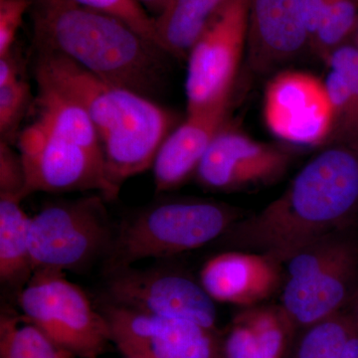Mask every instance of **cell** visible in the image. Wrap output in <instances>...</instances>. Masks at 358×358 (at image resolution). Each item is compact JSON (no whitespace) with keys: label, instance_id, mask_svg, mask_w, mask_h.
<instances>
[{"label":"cell","instance_id":"obj_1","mask_svg":"<svg viewBox=\"0 0 358 358\" xmlns=\"http://www.w3.org/2000/svg\"><path fill=\"white\" fill-rule=\"evenodd\" d=\"M357 217L358 152L331 145L310 160L277 199L240 219L221 239L282 265L319 238L357 225Z\"/></svg>","mask_w":358,"mask_h":358},{"label":"cell","instance_id":"obj_2","mask_svg":"<svg viewBox=\"0 0 358 358\" xmlns=\"http://www.w3.org/2000/svg\"><path fill=\"white\" fill-rule=\"evenodd\" d=\"M33 47L64 56L91 74L155 100L166 52L128 23L73 0H32Z\"/></svg>","mask_w":358,"mask_h":358},{"label":"cell","instance_id":"obj_3","mask_svg":"<svg viewBox=\"0 0 358 358\" xmlns=\"http://www.w3.org/2000/svg\"><path fill=\"white\" fill-rule=\"evenodd\" d=\"M34 74L79 103L100 138L108 179L117 190L152 169L166 136L176 128L173 113L155 100L105 81L53 52L35 50Z\"/></svg>","mask_w":358,"mask_h":358},{"label":"cell","instance_id":"obj_4","mask_svg":"<svg viewBox=\"0 0 358 358\" xmlns=\"http://www.w3.org/2000/svg\"><path fill=\"white\" fill-rule=\"evenodd\" d=\"M242 212L213 200H160L134 212L115 228L103 274L145 259H164L222 238Z\"/></svg>","mask_w":358,"mask_h":358},{"label":"cell","instance_id":"obj_5","mask_svg":"<svg viewBox=\"0 0 358 358\" xmlns=\"http://www.w3.org/2000/svg\"><path fill=\"white\" fill-rule=\"evenodd\" d=\"M282 266L279 306L296 334L345 310L357 294V224L319 238Z\"/></svg>","mask_w":358,"mask_h":358},{"label":"cell","instance_id":"obj_6","mask_svg":"<svg viewBox=\"0 0 358 358\" xmlns=\"http://www.w3.org/2000/svg\"><path fill=\"white\" fill-rule=\"evenodd\" d=\"M102 195L45 205L30 218L29 250L33 273L84 271L109 252L115 228Z\"/></svg>","mask_w":358,"mask_h":358},{"label":"cell","instance_id":"obj_7","mask_svg":"<svg viewBox=\"0 0 358 358\" xmlns=\"http://www.w3.org/2000/svg\"><path fill=\"white\" fill-rule=\"evenodd\" d=\"M18 303L24 319L78 357L96 358L110 343L102 313L63 272L33 273L21 289Z\"/></svg>","mask_w":358,"mask_h":358},{"label":"cell","instance_id":"obj_8","mask_svg":"<svg viewBox=\"0 0 358 358\" xmlns=\"http://www.w3.org/2000/svg\"><path fill=\"white\" fill-rule=\"evenodd\" d=\"M250 0H229L193 46L185 80L187 114L203 112L231 100L246 50Z\"/></svg>","mask_w":358,"mask_h":358},{"label":"cell","instance_id":"obj_9","mask_svg":"<svg viewBox=\"0 0 358 358\" xmlns=\"http://www.w3.org/2000/svg\"><path fill=\"white\" fill-rule=\"evenodd\" d=\"M102 301L136 312L189 320L215 329L213 299L200 282L166 267L120 268L105 274Z\"/></svg>","mask_w":358,"mask_h":358},{"label":"cell","instance_id":"obj_10","mask_svg":"<svg viewBox=\"0 0 358 358\" xmlns=\"http://www.w3.org/2000/svg\"><path fill=\"white\" fill-rule=\"evenodd\" d=\"M25 173V197L34 192H98L106 200L119 190L106 173L102 155L45 129L36 122L21 129L16 140Z\"/></svg>","mask_w":358,"mask_h":358},{"label":"cell","instance_id":"obj_11","mask_svg":"<svg viewBox=\"0 0 358 358\" xmlns=\"http://www.w3.org/2000/svg\"><path fill=\"white\" fill-rule=\"evenodd\" d=\"M100 305L110 343L126 358H225L223 341L215 329L106 301Z\"/></svg>","mask_w":358,"mask_h":358},{"label":"cell","instance_id":"obj_12","mask_svg":"<svg viewBox=\"0 0 358 358\" xmlns=\"http://www.w3.org/2000/svg\"><path fill=\"white\" fill-rule=\"evenodd\" d=\"M264 120L280 140L319 145L331 140L334 107L324 80L296 70L278 73L268 81Z\"/></svg>","mask_w":358,"mask_h":358},{"label":"cell","instance_id":"obj_13","mask_svg":"<svg viewBox=\"0 0 358 358\" xmlns=\"http://www.w3.org/2000/svg\"><path fill=\"white\" fill-rule=\"evenodd\" d=\"M214 138L197 169L199 185L229 192L274 182L286 173L293 157L285 148L260 143L227 128Z\"/></svg>","mask_w":358,"mask_h":358},{"label":"cell","instance_id":"obj_14","mask_svg":"<svg viewBox=\"0 0 358 358\" xmlns=\"http://www.w3.org/2000/svg\"><path fill=\"white\" fill-rule=\"evenodd\" d=\"M312 46L299 0H250L247 58L254 72L282 67Z\"/></svg>","mask_w":358,"mask_h":358},{"label":"cell","instance_id":"obj_15","mask_svg":"<svg viewBox=\"0 0 358 358\" xmlns=\"http://www.w3.org/2000/svg\"><path fill=\"white\" fill-rule=\"evenodd\" d=\"M199 282L215 301L255 307L281 289L282 265L265 254L230 250L204 264Z\"/></svg>","mask_w":358,"mask_h":358},{"label":"cell","instance_id":"obj_16","mask_svg":"<svg viewBox=\"0 0 358 358\" xmlns=\"http://www.w3.org/2000/svg\"><path fill=\"white\" fill-rule=\"evenodd\" d=\"M231 100L203 112L186 115L171 131L155 157V192H171L195 176L214 138L226 126Z\"/></svg>","mask_w":358,"mask_h":358},{"label":"cell","instance_id":"obj_17","mask_svg":"<svg viewBox=\"0 0 358 358\" xmlns=\"http://www.w3.org/2000/svg\"><path fill=\"white\" fill-rule=\"evenodd\" d=\"M229 0H169L155 17L157 44L169 57L187 59Z\"/></svg>","mask_w":358,"mask_h":358},{"label":"cell","instance_id":"obj_18","mask_svg":"<svg viewBox=\"0 0 358 358\" xmlns=\"http://www.w3.org/2000/svg\"><path fill=\"white\" fill-rule=\"evenodd\" d=\"M36 82L38 93L33 103L34 122L51 134L103 157L100 138L86 110L50 85Z\"/></svg>","mask_w":358,"mask_h":358},{"label":"cell","instance_id":"obj_19","mask_svg":"<svg viewBox=\"0 0 358 358\" xmlns=\"http://www.w3.org/2000/svg\"><path fill=\"white\" fill-rule=\"evenodd\" d=\"M21 199L0 194V279L2 284L23 287L33 275L29 250L30 217Z\"/></svg>","mask_w":358,"mask_h":358},{"label":"cell","instance_id":"obj_20","mask_svg":"<svg viewBox=\"0 0 358 358\" xmlns=\"http://www.w3.org/2000/svg\"><path fill=\"white\" fill-rule=\"evenodd\" d=\"M357 334L352 320L341 310L296 333L289 348L291 358H343Z\"/></svg>","mask_w":358,"mask_h":358},{"label":"cell","instance_id":"obj_21","mask_svg":"<svg viewBox=\"0 0 358 358\" xmlns=\"http://www.w3.org/2000/svg\"><path fill=\"white\" fill-rule=\"evenodd\" d=\"M26 319L2 315L0 358H77Z\"/></svg>","mask_w":358,"mask_h":358},{"label":"cell","instance_id":"obj_22","mask_svg":"<svg viewBox=\"0 0 358 358\" xmlns=\"http://www.w3.org/2000/svg\"><path fill=\"white\" fill-rule=\"evenodd\" d=\"M235 320L252 329L263 358H282L289 350L294 331L280 306L246 308Z\"/></svg>","mask_w":358,"mask_h":358},{"label":"cell","instance_id":"obj_23","mask_svg":"<svg viewBox=\"0 0 358 358\" xmlns=\"http://www.w3.org/2000/svg\"><path fill=\"white\" fill-rule=\"evenodd\" d=\"M358 0H327L312 47L326 61L327 56L357 28Z\"/></svg>","mask_w":358,"mask_h":358},{"label":"cell","instance_id":"obj_24","mask_svg":"<svg viewBox=\"0 0 358 358\" xmlns=\"http://www.w3.org/2000/svg\"><path fill=\"white\" fill-rule=\"evenodd\" d=\"M31 88L23 78L0 86V141L16 143L21 122L33 106Z\"/></svg>","mask_w":358,"mask_h":358},{"label":"cell","instance_id":"obj_25","mask_svg":"<svg viewBox=\"0 0 358 358\" xmlns=\"http://www.w3.org/2000/svg\"><path fill=\"white\" fill-rule=\"evenodd\" d=\"M82 6L120 18L141 35L157 44L155 20L138 0H73ZM159 45V44H157Z\"/></svg>","mask_w":358,"mask_h":358},{"label":"cell","instance_id":"obj_26","mask_svg":"<svg viewBox=\"0 0 358 358\" xmlns=\"http://www.w3.org/2000/svg\"><path fill=\"white\" fill-rule=\"evenodd\" d=\"M0 194L25 199V173L20 152L0 141Z\"/></svg>","mask_w":358,"mask_h":358},{"label":"cell","instance_id":"obj_27","mask_svg":"<svg viewBox=\"0 0 358 358\" xmlns=\"http://www.w3.org/2000/svg\"><path fill=\"white\" fill-rule=\"evenodd\" d=\"M32 0H0V56L11 50Z\"/></svg>","mask_w":358,"mask_h":358},{"label":"cell","instance_id":"obj_28","mask_svg":"<svg viewBox=\"0 0 358 358\" xmlns=\"http://www.w3.org/2000/svg\"><path fill=\"white\" fill-rule=\"evenodd\" d=\"M225 358H263L255 334L243 322L234 320V324L223 341Z\"/></svg>","mask_w":358,"mask_h":358},{"label":"cell","instance_id":"obj_29","mask_svg":"<svg viewBox=\"0 0 358 358\" xmlns=\"http://www.w3.org/2000/svg\"><path fill=\"white\" fill-rule=\"evenodd\" d=\"M20 56L13 47L3 56H0V86L13 83L21 79Z\"/></svg>","mask_w":358,"mask_h":358},{"label":"cell","instance_id":"obj_30","mask_svg":"<svg viewBox=\"0 0 358 358\" xmlns=\"http://www.w3.org/2000/svg\"><path fill=\"white\" fill-rule=\"evenodd\" d=\"M299 2L313 43V36L319 27L327 0H299Z\"/></svg>","mask_w":358,"mask_h":358},{"label":"cell","instance_id":"obj_31","mask_svg":"<svg viewBox=\"0 0 358 358\" xmlns=\"http://www.w3.org/2000/svg\"><path fill=\"white\" fill-rule=\"evenodd\" d=\"M138 1L150 13V15L155 18L162 13L169 0H138Z\"/></svg>","mask_w":358,"mask_h":358},{"label":"cell","instance_id":"obj_32","mask_svg":"<svg viewBox=\"0 0 358 358\" xmlns=\"http://www.w3.org/2000/svg\"><path fill=\"white\" fill-rule=\"evenodd\" d=\"M343 310L350 315L358 331V291Z\"/></svg>","mask_w":358,"mask_h":358},{"label":"cell","instance_id":"obj_33","mask_svg":"<svg viewBox=\"0 0 358 358\" xmlns=\"http://www.w3.org/2000/svg\"><path fill=\"white\" fill-rule=\"evenodd\" d=\"M343 358H358V334L348 341Z\"/></svg>","mask_w":358,"mask_h":358},{"label":"cell","instance_id":"obj_34","mask_svg":"<svg viewBox=\"0 0 358 358\" xmlns=\"http://www.w3.org/2000/svg\"><path fill=\"white\" fill-rule=\"evenodd\" d=\"M355 31H357V41H355V46L357 47V49H358V22H357V28H355Z\"/></svg>","mask_w":358,"mask_h":358}]
</instances>
